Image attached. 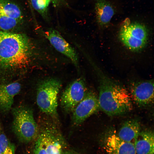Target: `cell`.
<instances>
[{
  "label": "cell",
  "instance_id": "6da1fadb",
  "mask_svg": "<svg viewBox=\"0 0 154 154\" xmlns=\"http://www.w3.org/2000/svg\"><path fill=\"white\" fill-rule=\"evenodd\" d=\"M33 44L26 36L0 30V68L15 70L26 68L34 54Z\"/></svg>",
  "mask_w": 154,
  "mask_h": 154
},
{
  "label": "cell",
  "instance_id": "7a4b0ae2",
  "mask_svg": "<svg viewBox=\"0 0 154 154\" xmlns=\"http://www.w3.org/2000/svg\"><path fill=\"white\" fill-rule=\"evenodd\" d=\"M97 71L99 78L98 97L99 109L111 116L122 115L130 111L133 104L127 89L107 77L100 70Z\"/></svg>",
  "mask_w": 154,
  "mask_h": 154
},
{
  "label": "cell",
  "instance_id": "3957f363",
  "mask_svg": "<svg viewBox=\"0 0 154 154\" xmlns=\"http://www.w3.org/2000/svg\"><path fill=\"white\" fill-rule=\"evenodd\" d=\"M62 86L58 79L50 78L41 81L38 85L36 101L40 110L54 119L58 116V97Z\"/></svg>",
  "mask_w": 154,
  "mask_h": 154
},
{
  "label": "cell",
  "instance_id": "277c9868",
  "mask_svg": "<svg viewBox=\"0 0 154 154\" xmlns=\"http://www.w3.org/2000/svg\"><path fill=\"white\" fill-rule=\"evenodd\" d=\"M13 132L21 141L27 143L37 138L39 129L34 118L32 109L20 106L12 110Z\"/></svg>",
  "mask_w": 154,
  "mask_h": 154
},
{
  "label": "cell",
  "instance_id": "5b68a950",
  "mask_svg": "<svg viewBox=\"0 0 154 154\" xmlns=\"http://www.w3.org/2000/svg\"><path fill=\"white\" fill-rule=\"evenodd\" d=\"M119 37L127 48L133 51L142 49L148 40V33L145 26L138 23L131 22L126 19L120 28Z\"/></svg>",
  "mask_w": 154,
  "mask_h": 154
},
{
  "label": "cell",
  "instance_id": "8992f818",
  "mask_svg": "<svg viewBox=\"0 0 154 154\" xmlns=\"http://www.w3.org/2000/svg\"><path fill=\"white\" fill-rule=\"evenodd\" d=\"M44 123L37 138L47 154H61L65 143L60 131L54 122L47 120Z\"/></svg>",
  "mask_w": 154,
  "mask_h": 154
},
{
  "label": "cell",
  "instance_id": "52a82bcc",
  "mask_svg": "<svg viewBox=\"0 0 154 154\" xmlns=\"http://www.w3.org/2000/svg\"><path fill=\"white\" fill-rule=\"evenodd\" d=\"M87 92L83 78L76 79L67 86L62 94L60 101L62 109L67 113H72Z\"/></svg>",
  "mask_w": 154,
  "mask_h": 154
},
{
  "label": "cell",
  "instance_id": "ba28073f",
  "mask_svg": "<svg viewBox=\"0 0 154 154\" xmlns=\"http://www.w3.org/2000/svg\"><path fill=\"white\" fill-rule=\"evenodd\" d=\"M99 109L98 97L92 91L87 92L72 112V123L76 126L81 124Z\"/></svg>",
  "mask_w": 154,
  "mask_h": 154
},
{
  "label": "cell",
  "instance_id": "9c48e42d",
  "mask_svg": "<svg viewBox=\"0 0 154 154\" xmlns=\"http://www.w3.org/2000/svg\"><path fill=\"white\" fill-rule=\"evenodd\" d=\"M129 94L135 103L140 107L151 105L154 102V82L153 80L134 82L129 88Z\"/></svg>",
  "mask_w": 154,
  "mask_h": 154
},
{
  "label": "cell",
  "instance_id": "30bf717a",
  "mask_svg": "<svg viewBox=\"0 0 154 154\" xmlns=\"http://www.w3.org/2000/svg\"><path fill=\"white\" fill-rule=\"evenodd\" d=\"M43 34L54 48L70 59L77 69L79 70V58L76 50L59 32L50 28Z\"/></svg>",
  "mask_w": 154,
  "mask_h": 154
},
{
  "label": "cell",
  "instance_id": "8fae6325",
  "mask_svg": "<svg viewBox=\"0 0 154 154\" xmlns=\"http://www.w3.org/2000/svg\"><path fill=\"white\" fill-rule=\"evenodd\" d=\"M103 148L107 154H136L133 143L123 140L110 130L104 139Z\"/></svg>",
  "mask_w": 154,
  "mask_h": 154
},
{
  "label": "cell",
  "instance_id": "7c38bea8",
  "mask_svg": "<svg viewBox=\"0 0 154 154\" xmlns=\"http://www.w3.org/2000/svg\"><path fill=\"white\" fill-rule=\"evenodd\" d=\"M21 84L17 82L0 84V112L5 113L11 109L14 98L20 92Z\"/></svg>",
  "mask_w": 154,
  "mask_h": 154
},
{
  "label": "cell",
  "instance_id": "4fadbf2b",
  "mask_svg": "<svg viewBox=\"0 0 154 154\" xmlns=\"http://www.w3.org/2000/svg\"><path fill=\"white\" fill-rule=\"evenodd\" d=\"M134 144L136 154H154L153 131L149 129L141 130Z\"/></svg>",
  "mask_w": 154,
  "mask_h": 154
},
{
  "label": "cell",
  "instance_id": "5bb4252c",
  "mask_svg": "<svg viewBox=\"0 0 154 154\" xmlns=\"http://www.w3.org/2000/svg\"><path fill=\"white\" fill-rule=\"evenodd\" d=\"M95 10L97 22L102 27L108 25L115 13L112 5L106 0H97Z\"/></svg>",
  "mask_w": 154,
  "mask_h": 154
},
{
  "label": "cell",
  "instance_id": "9a60e30c",
  "mask_svg": "<svg viewBox=\"0 0 154 154\" xmlns=\"http://www.w3.org/2000/svg\"><path fill=\"white\" fill-rule=\"evenodd\" d=\"M141 130L139 121L136 119H132L125 122L117 134L123 140L134 144Z\"/></svg>",
  "mask_w": 154,
  "mask_h": 154
},
{
  "label": "cell",
  "instance_id": "2e32d148",
  "mask_svg": "<svg viewBox=\"0 0 154 154\" xmlns=\"http://www.w3.org/2000/svg\"><path fill=\"white\" fill-rule=\"evenodd\" d=\"M0 13L20 22L23 18L20 7L12 0H0Z\"/></svg>",
  "mask_w": 154,
  "mask_h": 154
},
{
  "label": "cell",
  "instance_id": "e0dca14e",
  "mask_svg": "<svg viewBox=\"0 0 154 154\" xmlns=\"http://www.w3.org/2000/svg\"><path fill=\"white\" fill-rule=\"evenodd\" d=\"M21 22L0 13V30L8 32L17 27Z\"/></svg>",
  "mask_w": 154,
  "mask_h": 154
},
{
  "label": "cell",
  "instance_id": "ac0fdd59",
  "mask_svg": "<svg viewBox=\"0 0 154 154\" xmlns=\"http://www.w3.org/2000/svg\"><path fill=\"white\" fill-rule=\"evenodd\" d=\"M15 147L4 133L0 131V151L3 154H15Z\"/></svg>",
  "mask_w": 154,
  "mask_h": 154
},
{
  "label": "cell",
  "instance_id": "d6986e66",
  "mask_svg": "<svg viewBox=\"0 0 154 154\" xmlns=\"http://www.w3.org/2000/svg\"><path fill=\"white\" fill-rule=\"evenodd\" d=\"M34 149V154H47L40 140L37 138Z\"/></svg>",
  "mask_w": 154,
  "mask_h": 154
},
{
  "label": "cell",
  "instance_id": "ffe728a7",
  "mask_svg": "<svg viewBox=\"0 0 154 154\" xmlns=\"http://www.w3.org/2000/svg\"><path fill=\"white\" fill-rule=\"evenodd\" d=\"M54 7H59L66 4V0H50Z\"/></svg>",
  "mask_w": 154,
  "mask_h": 154
},
{
  "label": "cell",
  "instance_id": "44dd1931",
  "mask_svg": "<svg viewBox=\"0 0 154 154\" xmlns=\"http://www.w3.org/2000/svg\"><path fill=\"white\" fill-rule=\"evenodd\" d=\"M61 154H78L74 151H63Z\"/></svg>",
  "mask_w": 154,
  "mask_h": 154
},
{
  "label": "cell",
  "instance_id": "7402d4cb",
  "mask_svg": "<svg viewBox=\"0 0 154 154\" xmlns=\"http://www.w3.org/2000/svg\"><path fill=\"white\" fill-rule=\"evenodd\" d=\"M0 154H3L0 151Z\"/></svg>",
  "mask_w": 154,
  "mask_h": 154
}]
</instances>
